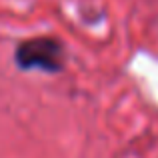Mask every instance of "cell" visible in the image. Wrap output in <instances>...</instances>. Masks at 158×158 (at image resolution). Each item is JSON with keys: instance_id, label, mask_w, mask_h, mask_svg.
Wrapping results in <instances>:
<instances>
[{"instance_id": "6da1fadb", "label": "cell", "mask_w": 158, "mask_h": 158, "mask_svg": "<svg viewBox=\"0 0 158 158\" xmlns=\"http://www.w3.org/2000/svg\"><path fill=\"white\" fill-rule=\"evenodd\" d=\"M16 60L22 68L58 70L60 68V46L50 38H34L18 48Z\"/></svg>"}]
</instances>
